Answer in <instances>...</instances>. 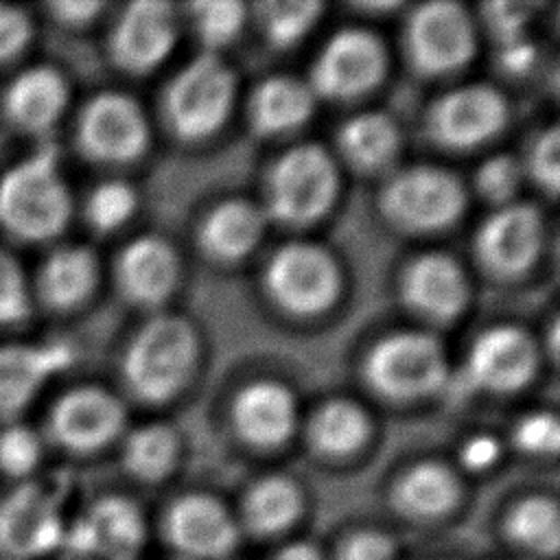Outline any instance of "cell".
Returning <instances> with one entry per match:
<instances>
[{
  "label": "cell",
  "instance_id": "obj_1",
  "mask_svg": "<svg viewBox=\"0 0 560 560\" xmlns=\"http://www.w3.org/2000/svg\"><path fill=\"white\" fill-rule=\"evenodd\" d=\"M70 192L55 147H42L0 177V228L18 241H50L70 219Z\"/></svg>",
  "mask_w": 560,
  "mask_h": 560
},
{
  "label": "cell",
  "instance_id": "obj_2",
  "mask_svg": "<svg viewBox=\"0 0 560 560\" xmlns=\"http://www.w3.org/2000/svg\"><path fill=\"white\" fill-rule=\"evenodd\" d=\"M195 354L192 326L177 315H158L131 339L122 359V374L136 396L162 402L188 381Z\"/></svg>",
  "mask_w": 560,
  "mask_h": 560
},
{
  "label": "cell",
  "instance_id": "obj_3",
  "mask_svg": "<svg viewBox=\"0 0 560 560\" xmlns=\"http://www.w3.org/2000/svg\"><path fill=\"white\" fill-rule=\"evenodd\" d=\"M234 92L232 68L214 50L201 52L166 90V116L173 131L186 140L214 133L230 114Z\"/></svg>",
  "mask_w": 560,
  "mask_h": 560
},
{
  "label": "cell",
  "instance_id": "obj_4",
  "mask_svg": "<svg viewBox=\"0 0 560 560\" xmlns=\"http://www.w3.org/2000/svg\"><path fill=\"white\" fill-rule=\"evenodd\" d=\"M337 168L317 144H300L282 153L269 171L267 208L282 223H311L332 203Z\"/></svg>",
  "mask_w": 560,
  "mask_h": 560
},
{
  "label": "cell",
  "instance_id": "obj_5",
  "mask_svg": "<svg viewBox=\"0 0 560 560\" xmlns=\"http://www.w3.org/2000/svg\"><path fill=\"white\" fill-rule=\"evenodd\" d=\"M448 365L438 339L424 332H396L378 341L368 361L370 385L389 398H418L438 389Z\"/></svg>",
  "mask_w": 560,
  "mask_h": 560
},
{
  "label": "cell",
  "instance_id": "obj_6",
  "mask_svg": "<svg viewBox=\"0 0 560 560\" xmlns=\"http://www.w3.org/2000/svg\"><path fill=\"white\" fill-rule=\"evenodd\" d=\"M466 203L459 179L438 166H411L383 188V214L405 230L429 232L453 223Z\"/></svg>",
  "mask_w": 560,
  "mask_h": 560
},
{
  "label": "cell",
  "instance_id": "obj_7",
  "mask_svg": "<svg viewBox=\"0 0 560 560\" xmlns=\"http://www.w3.org/2000/svg\"><path fill=\"white\" fill-rule=\"evenodd\" d=\"M162 536L184 560H228L243 538L236 514L208 492L177 497L164 512Z\"/></svg>",
  "mask_w": 560,
  "mask_h": 560
},
{
  "label": "cell",
  "instance_id": "obj_8",
  "mask_svg": "<svg viewBox=\"0 0 560 560\" xmlns=\"http://www.w3.org/2000/svg\"><path fill=\"white\" fill-rule=\"evenodd\" d=\"M265 284L284 311L315 315L335 302L339 269L324 247L315 243H289L269 260Z\"/></svg>",
  "mask_w": 560,
  "mask_h": 560
},
{
  "label": "cell",
  "instance_id": "obj_9",
  "mask_svg": "<svg viewBox=\"0 0 560 560\" xmlns=\"http://www.w3.org/2000/svg\"><path fill=\"white\" fill-rule=\"evenodd\" d=\"M407 50L413 66L427 74H442L464 66L475 50V28L457 2H427L407 22Z\"/></svg>",
  "mask_w": 560,
  "mask_h": 560
},
{
  "label": "cell",
  "instance_id": "obj_10",
  "mask_svg": "<svg viewBox=\"0 0 560 560\" xmlns=\"http://www.w3.org/2000/svg\"><path fill=\"white\" fill-rule=\"evenodd\" d=\"M81 151L101 162H127L138 158L149 142V127L138 103L118 92L94 96L77 125Z\"/></svg>",
  "mask_w": 560,
  "mask_h": 560
},
{
  "label": "cell",
  "instance_id": "obj_11",
  "mask_svg": "<svg viewBox=\"0 0 560 560\" xmlns=\"http://www.w3.org/2000/svg\"><path fill=\"white\" fill-rule=\"evenodd\" d=\"M385 72V50L365 28H343L322 48L313 63L311 85L324 96L346 98L374 88Z\"/></svg>",
  "mask_w": 560,
  "mask_h": 560
},
{
  "label": "cell",
  "instance_id": "obj_12",
  "mask_svg": "<svg viewBox=\"0 0 560 560\" xmlns=\"http://www.w3.org/2000/svg\"><path fill=\"white\" fill-rule=\"evenodd\" d=\"M63 538V525L52 494L24 483L0 501V560H33Z\"/></svg>",
  "mask_w": 560,
  "mask_h": 560
},
{
  "label": "cell",
  "instance_id": "obj_13",
  "mask_svg": "<svg viewBox=\"0 0 560 560\" xmlns=\"http://www.w3.org/2000/svg\"><path fill=\"white\" fill-rule=\"evenodd\" d=\"M52 440L72 453H92L122 429L125 411L116 396L101 387H77L63 394L48 418Z\"/></svg>",
  "mask_w": 560,
  "mask_h": 560
},
{
  "label": "cell",
  "instance_id": "obj_14",
  "mask_svg": "<svg viewBox=\"0 0 560 560\" xmlns=\"http://www.w3.org/2000/svg\"><path fill=\"white\" fill-rule=\"evenodd\" d=\"M508 118L505 98L490 85H464L446 92L429 114V129L440 144L466 149L492 138Z\"/></svg>",
  "mask_w": 560,
  "mask_h": 560
},
{
  "label": "cell",
  "instance_id": "obj_15",
  "mask_svg": "<svg viewBox=\"0 0 560 560\" xmlns=\"http://www.w3.org/2000/svg\"><path fill=\"white\" fill-rule=\"evenodd\" d=\"M542 245V223L534 206L508 203L477 232V254L497 276H518L532 267Z\"/></svg>",
  "mask_w": 560,
  "mask_h": 560
},
{
  "label": "cell",
  "instance_id": "obj_16",
  "mask_svg": "<svg viewBox=\"0 0 560 560\" xmlns=\"http://www.w3.org/2000/svg\"><path fill=\"white\" fill-rule=\"evenodd\" d=\"M177 39L175 18L168 2L138 0L118 18L109 48L114 61L129 72H147L171 52Z\"/></svg>",
  "mask_w": 560,
  "mask_h": 560
},
{
  "label": "cell",
  "instance_id": "obj_17",
  "mask_svg": "<svg viewBox=\"0 0 560 560\" xmlns=\"http://www.w3.org/2000/svg\"><path fill=\"white\" fill-rule=\"evenodd\" d=\"M70 542L103 560H133L147 545L144 516L127 497H103L74 525Z\"/></svg>",
  "mask_w": 560,
  "mask_h": 560
},
{
  "label": "cell",
  "instance_id": "obj_18",
  "mask_svg": "<svg viewBox=\"0 0 560 560\" xmlns=\"http://www.w3.org/2000/svg\"><path fill=\"white\" fill-rule=\"evenodd\" d=\"M536 370V348L532 339L514 326L483 330L470 346L466 372L470 383L490 392H514L523 387Z\"/></svg>",
  "mask_w": 560,
  "mask_h": 560
},
{
  "label": "cell",
  "instance_id": "obj_19",
  "mask_svg": "<svg viewBox=\"0 0 560 560\" xmlns=\"http://www.w3.org/2000/svg\"><path fill=\"white\" fill-rule=\"evenodd\" d=\"M72 361L61 343L2 346L0 348V420L15 418L44 387V383Z\"/></svg>",
  "mask_w": 560,
  "mask_h": 560
},
{
  "label": "cell",
  "instance_id": "obj_20",
  "mask_svg": "<svg viewBox=\"0 0 560 560\" xmlns=\"http://www.w3.org/2000/svg\"><path fill=\"white\" fill-rule=\"evenodd\" d=\"M402 298L427 317L451 319L468 302V282L451 256L424 254L405 269Z\"/></svg>",
  "mask_w": 560,
  "mask_h": 560
},
{
  "label": "cell",
  "instance_id": "obj_21",
  "mask_svg": "<svg viewBox=\"0 0 560 560\" xmlns=\"http://www.w3.org/2000/svg\"><path fill=\"white\" fill-rule=\"evenodd\" d=\"M68 103V83L59 70L35 66L18 74L2 98L7 120L24 133L50 129Z\"/></svg>",
  "mask_w": 560,
  "mask_h": 560
},
{
  "label": "cell",
  "instance_id": "obj_22",
  "mask_svg": "<svg viewBox=\"0 0 560 560\" xmlns=\"http://www.w3.org/2000/svg\"><path fill=\"white\" fill-rule=\"evenodd\" d=\"M232 416L243 440L271 448L287 442L293 433L295 400L282 383L258 381L238 392Z\"/></svg>",
  "mask_w": 560,
  "mask_h": 560
},
{
  "label": "cell",
  "instance_id": "obj_23",
  "mask_svg": "<svg viewBox=\"0 0 560 560\" xmlns=\"http://www.w3.org/2000/svg\"><path fill=\"white\" fill-rule=\"evenodd\" d=\"M462 499L459 477L440 462H420L407 468L392 488L394 510L416 523L448 516Z\"/></svg>",
  "mask_w": 560,
  "mask_h": 560
},
{
  "label": "cell",
  "instance_id": "obj_24",
  "mask_svg": "<svg viewBox=\"0 0 560 560\" xmlns=\"http://www.w3.org/2000/svg\"><path fill=\"white\" fill-rule=\"evenodd\" d=\"M116 271L118 284L129 300L158 304L177 282V256L166 241L140 236L125 247Z\"/></svg>",
  "mask_w": 560,
  "mask_h": 560
},
{
  "label": "cell",
  "instance_id": "obj_25",
  "mask_svg": "<svg viewBox=\"0 0 560 560\" xmlns=\"http://www.w3.org/2000/svg\"><path fill=\"white\" fill-rule=\"evenodd\" d=\"M304 512V497L295 481L282 475H269L252 483L236 514L241 534L256 538H276L287 534Z\"/></svg>",
  "mask_w": 560,
  "mask_h": 560
},
{
  "label": "cell",
  "instance_id": "obj_26",
  "mask_svg": "<svg viewBox=\"0 0 560 560\" xmlns=\"http://www.w3.org/2000/svg\"><path fill=\"white\" fill-rule=\"evenodd\" d=\"M98 265L90 249L68 245L55 249L37 271L35 295L52 311H70L94 291Z\"/></svg>",
  "mask_w": 560,
  "mask_h": 560
},
{
  "label": "cell",
  "instance_id": "obj_27",
  "mask_svg": "<svg viewBox=\"0 0 560 560\" xmlns=\"http://www.w3.org/2000/svg\"><path fill=\"white\" fill-rule=\"evenodd\" d=\"M503 536L521 553L556 560L560 551V508L553 497L529 494L516 501L503 523Z\"/></svg>",
  "mask_w": 560,
  "mask_h": 560
},
{
  "label": "cell",
  "instance_id": "obj_28",
  "mask_svg": "<svg viewBox=\"0 0 560 560\" xmlns=\"http://www.w3.org/2000/svg\"><path fill=\"white\" fill-rule=\"evenodd\" d=\"M265 219L258 206L245 199L219 203L201 225L203 249L219 260H236L249 254L262 236Z\"/></svg>",
  "mask_w": 560,
  "mask_h": 560
},
{
  "label": "cell",
  "instance_id": "obj_29",
  "mask_svg": "<svg viewBox=\"0 0 560 560\" xmlns=\"http://www.w3.org/2000/svg\"><path fill=\"white\" fill-rule=\"evenodd\" d=\"M313 112V90L293 77H271L252 94V127L262 133H282L300 127Z\"/></svg>",
  "mask_w": 560,
  "mask_h": 560
},
{
  "label": "cell",
  "instance_id": "obj_30",
  "mask_svg": "<svg viewBox=\"0 0 560 560\" xmlns=\"http://www.w3.org/2000/svg\"><path fill=\"white\" fill-rule=\"evenodd\" d=\"M368 416L352 400H328L308 422V440L313 448L330 457L359 451L368 440Z\"/></svg>",
  "mask_w": 560,
  "mask_h": 560
},
{
  "label": "cell",
  "instance_id": "obj_31",
  "mask_svg": "<svg viewBox=\"0 0 560 560\" xmlns=\"http://www.w3.org/2000/svg\"><path fill=\"white\" fill-rule=\"evenodd\" d=\"M339 147L352 164L374 168L394 155L398 147V129L389 116L381 112H363L346 120L339 131Z\"/></svg>",
  "mask_w": 560,
  "mask_h": 560
},
{
  "label": "cell",
  "instance_id": "obj_32",
  "mask_svg": "<svg viewBox=\"0 0 560 560\" xmlns=\"http://www.w3.org/2000/svg\"><path fill=\"white\" fill-rule=\"evenodd\" d=\"M177 462V438L164 424H147L129 433L122 451L125 468L142 481H162Z\"/></svg>",
  "mask_w": 560,
  "mask_h": 560
},
{
  "label": "cell",
  "instance_id": "obj_33",
  "mask_svg": "<svg viewBox=\"0 0 560 560\" xmlns=\"http://www.w3.org/2000/svg\"><path fill=\"white\" fill-rule=\"evenodd\" d=\"M322 11L319 2L287 0V2H265L262 4V26L267 39L278 46H291L306 35V31L317 22Z\"/></svg>",
  "mask_w": 560,
  "mask_h": 560
},
{
  "label": "cell",
  "instance_id": "obj_34",
  "mask_svg": "<svg viewBox=\"0 0 560 560\" xmlns=\"http://www.w3.org/2000/svg\"><path fill=\"white\" fill-rule=\"evenodd\" d=\"M136 208V192L125 182H105L96 186L85 203V217L101 232L122 225Z\"/></svg>",
  "mask_w": 560,
  "mask_h": 560
},
{
  "label": "cell",
  "instance_id": "obj_35",
  "mask_svg": "<svg viewBox=\"0 0 560 560\" xmlns=\"http://www.w3.org/2000/svg\"><path fill=\"white\" fill-rule=\"evenodd\" d=\"M192 9L199 37L208 46V50L234 39L245 22V7L236 0L197 2Z\"/></svg>",
  "mask_w": 560,
  "mask_h": 560
},
{
  "label": "cell",
  "instance_id": "obj_36",
  "mask_svg": "<svg viewBox=\"0 0 560 560\" xmlns=\"http://www.w3.org/2000/svg\"><path fill=\"white\" fill-rule=\"evenodd\" d=\"M328 560H400V542L378 527H357L343 534Z\"/></svg>",
  "mask_w": 560,
  "mask_h": 560
},
{
  "label": "cell",
  "instance_id": "obj_37",
  "mask_svg": "<svg viewBox=\"0 0 560 560\" xmlns=\"http://www.w3.org/2000/svg\"><path fill=\"white\" fill-rule=\"evenodd\" d=\"M31 289L20 262L0 249V326H13L28 317Z\"/></svg>",
  "mask_w": 560,
  "mask_h": 560
},
{
  "label": "cell",
  "instance_id": "obj_38",
  "mask_svg": "<svg viewBox=\"0 0 560 560\" xmlns=\"http://www.w3.org/2000/svg\"><path fill=\"white\" fill-rule=\"evenodd\" d=\"M39 438L22 424H9L0 433V470L9 477H24L39 464Z\"/></svg>",
  "mask_w": 560,
  "mask_h": 560
},
{
  "label": "cell",
  "instance_id": "obj_39",
  "mask_svg": "<svg viewBox=\"0 0 560 560\" xmlns=\"http://www.w3.org/2000/svg\"><path fill=\"white\" fill-rule=\"evenodd\" d=\"M521 164L514 160V155H492L486 160L477 173V186L483 192V197L492 201H508L516 192L521 184Z\"/></svg>",
  "mask_w": 560,
  "mask_h": 560
},
{
  "label": "cell",
  "instance_id": "obj_40",
  "mask_svg": "<svg viewBox=\"0 0 560 560\" xmlns=\"http://www.w3.org/2000/svg\"><path fill=\"white\" fill-rule=\"evenodd\" d=\"M514 440L525 453L553 455L560 444V427L556 416L547 411L525 416L514 431Z\"/></svg>",
  "mask_w": 560,
  "mask_h": 560
},
{
  "label": "cell",
  "instance_id": "obj_41",
  "mask_svg": "<svg viewBox=\"0 0 560 560\" xmlns=\"http://www.w3.org/2000/svg\"><path fill=\"white\" fill-rule=\"evenodd\" d=\"M529 171L534 179L553 197L560 184V136L556 127H549L532 147Z\"/></svg>",
  "mask_w": 560,
  "mask_h": 560
},
{
  "label": "cell",
  "instance_id": "obj_42",
  "mask_svg": "<svg viewBox=\"0 0 560 560\" xmlns=\"http://www.w3.org/2000/svg\"><path fill=\"white\" fill-rule=\"evenodd\" d=\"M33 37V24L24 9L0 4V68L18 59Z\"/></svg>",
  "mask_w": 560,
  "mask_h": 560
},
{
  "label": "cell",
  "instance_id": "obj_43",
  "mask_svg": "<svg viewBox=\"0 0 560 560\" xmlns=\"http://www.w3.org/2000/svg\"><path fill=\"white\" fill-rule=\"evenodd\" d=\"M532 7L525 2H492L486 4V18L501 42L523 37V26L529 20Z\"/></svg>",
  "mask_w": 560,
  "mask_h": 560
},
{
  "label": "cell",
  "instance_id": "obj_44",
  "mask_svg": "<svg viewBox=\"0 0 560 560\" xmlns=\"http://www.w3.org/2000/svg\"><path fill=\"white\" fill-rule=\"evenodd\" d=\"M501 446L492 435H475L459 451V459L468 470H488L497 464Z\"/></svg>",
  "mask_w": 560,
  "mask_h": 560
},
{
  "label": "cell",
  "instance_id": "obj_45",
  "mask_svg": "<svg viewBox=\"0 0 560 560\" xmlns=\"http://www.w3.org/2000/svg\"><path fill=\"white\" fill-rule=\"evenodd\" d=\"M101 9L103 4L96 0H61L48 4L50 15L66 26H81L90 22Z\"/></svg>",
  "mask_w": 560,
  "mask_h": 560
},
{
  "label": "cell",
  "instance_id": "obj_46",
  "mask_svg": "<svg viewBox=\"0 0 560 560\" xmlns=\"http://www.w3.org/2000/svg\"><path fill=\"white\" fill-rule=\"evenodd\" d=\"M536 57V50L534 46L525 39V37H516V39H510V42H503V52H501V59H503V66L510 70V72H523L532 66Z\"/></svg>",
  "mask_w": 560,
  "mask_h": 560
},
{
  "label": "cell",
  "instance_id": "obj_47",
  "mask_svg": "<svg viewBox=\"0 0 560 560\" xmlns=\"http://www.w3.org/2000/svg\"><path fill=\"white\" fill-rule=\"evenodd\" d=\"M269 560H328V556L315 542L293 540L278 547Z\"/></svg>",
  "mask_w": 560,
  "mask_h": 560
},
{
  "label": "cell",
  "instance_id": "obj_48",
  "mask_svg": "<svg viewBox=\"0 0 560 560\" xmlns=\"http://www.w3.org/2000/svg\"><path fill=\"white\" fill-rule=\"evenodd\" d=\"M440 560H451V558H440Z\"/></svg>",
  "mask_w": 560,
  "mask_h": 560
}]
</instances>
